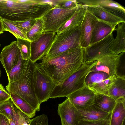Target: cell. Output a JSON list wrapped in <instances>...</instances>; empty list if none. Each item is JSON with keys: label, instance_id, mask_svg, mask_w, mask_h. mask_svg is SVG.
Returning <instances> with one entry per match:
<instances>
[{"label": "cell", "instance_id": "cell-1", "mask_svg": "<svg viewBox=\"0 0 125 125\" xmlns=\"http://www.w3.org/2000/svg\"><path fill=\"white\" fill-rule=\"evenodd\" d=\"M84 52V49L80 47L52 58H42L39 64L56 85L62 83L83 65Z\"/></svg>", "mask_w": 125, "mask_h": 125}, {"label": "cell", "instance_id": "cell-2", "mask_svg": "<svg viewBox=\"0 0 125 125\" xmlns=\"http://www.w3.org/2000/svg\"><path fill=\"white\" fill-rule=\"evenodd\" d=\"M47 11L46 4L40 0H0V17L6 21L37 19Z\"/></svg>", "mask_w": 125, "mask_h": 125}, {"label": "cell", "instance_id": "cell-3", "mask_svg": "<svg viewBox=\"0 0 125 125\" xmlns=\"http://www.w3.org/2000/svg\"><path fill=\"white\" fill-rule=\"evenodd\" d=\"M36 63L28 60L22 75L18 80L8 83L6 86L9 93L19 95L26 101L36 111L40 110V104L36 95L34 74Z\"/></svg>", "mask_w": 125, "mask_h": 125}, {"label": "cell", "instance_id": "cell-4", "mask_svg": "<svg viewBox=\"0 0 125 125\" xmlns=\"http://www.w3.org/2000/svg\"><path fill=\"white\" fill-rule=\"evenodd\" d=\"M97 62V60L87 64L83 63L62 83L55 86L50 95V98L67 97L72 93L86 86V77Z\"/></svg>", "mask_w": 125, "mask_h": 125}, {"label": "cell", "instance_id": "cell-5", "mask_svg": "<svg viewBox=\"0 0 125 125\" xmlns=\"http://www.w3.org/2000/svg\"><path fill=\"white\" fill-rule=\"evenodd\" d=\"M80 33V27L56 34L51 46L43 58H52L66 51L81 47Z\"/></svg>", "mask_w": 125, "mask_h": 125}, {"label": "cell", "instance_id": "cell-6", "mask_svg": "<svg viewBox=\"0 0 125 125\" xmlns=\"http://www.w3.org/2000/svg\"><path fill=\"white\" fill-rule=\"evenodd\" d=\"M74 7L63 9L55 6L43 16L45 19L43 32L52 31L56 33L60 27L80 8L81 5Z\"/></svg>", "mask_w": 125, "mask_h": 125}, {"label": "cell", "instance_id": "cell-7", "mask_svg": "<svg viewBox=\"0 0 125 125\" xmlns=\"http://www.w3.org/2000/svg\"><path fill=\"white\" fill-rule=\"evenodd\" d=\"M112 31L106 36L84 49V63L87 64L97 61L105 56L116 55L110 48L114 39Z\"/></svg>", "mask_w": 125, "mask_h": 125}, {"label": "cell", "instance_id": "cell-8", "mask_svg": "<svg viewBox=\"0 0 125 125\" xmlns=\"http://www.w3.org/2000/svg\"><path fill=\"white\" fill-rule=\"evenodd\" d=\"M34 81L35 92L39 103L46 101L56 85L39 64L36 63Z\"/></svg>", "mask_w": 125, "mask_h": 125}, {"label": "cell", "instance_id": "cell-9", "mask_svg": "<svg viewBox=\"0 0 125 125\" xmlns=\"http://www.w3.org/2000/svg\"><path fill=\"white\" fill-rule=\"evenodd\" d=\"M117 77L116 75L110 76L102 72H90L86 77L85 85L95 93L107 95L109 88Z\"/></svg>", "mask_w": 125, "mask_h": 125}, {"label": "cell", "instance_id": "cell-10", "mask_svg": "<svg viewBox=\"0 0 125 125\" xmlns=\"http://www.w3.org/2000/svg\"><path fill=\"white\" fill-rule=\"evenodd\" d=\"M56 35V33L52 31L43 32L38 38L31 42L30 60L36 62L42 59L50 49Z\"/></svg>", "mask_w": 125, "mask_h": 125}, {"label": "cell", "instance_id": "cell-11", "mask_svg": "<svg viewBox=\"0 0 125 125\" xmlns=\"http://www.w3.org/2000/svg\"><path fill=\"white\" fill-rule=\"evenodd\" d=\"M96 93L85 86L73 92L67 98L77 110L83 109L93 104Z\"/></svg>", "mask_w": 125, "mask_h": 125}, {"label": "cell", "instance_id": "cell-12", "mask_svg": "<svg viewBox=\"0 0 125 125\" xmlns=\"http://www.w3.org/2000/svg\"><path fill=\"white\" fill-rule=\"evenodd\" d=\"M20 53L15 41L3 49L0 55V60L7 75L17 64Z\"/></svg>", "mask_w": 125, "mask_h": 125}, {"label": "cell", "instance_id": "cell-13", "mask_svg": "<svg viewBox=\"0 0 125 125\" xmlns=\"http://www.w3.org/2000/svg\"><path fill=\"white\" fill-rule=\"evenodd\" d=\"M98 21L94 15L86 10L80 27V43L82 48L85 49L90 45L92 31Z\"/></svg>", "mask_w": 125, "mask_h": 125}, {"label": "cell", "instance_id": "cell-14", "mask_svg": "<svg viewBox=\"0 0 125 125\" xmlns=\"http://www.w3.org/2000/svg\"><path fill=\"white\" fill-rule=\"evenodd\" d=\"M83 5L86 10L94 15L98 21L103 22L115 28L119 24L125 22V20L109 12L98 5Z\"/></svg>", "mask_w": 125, "mask_h": 125}, {"label": "cell", "instance_id": "cell-15", "mask_svg": "<svg viewBox=\"0 0 125 125\" xmlns=\"http://www.w3.org/2000/svg\"><path fill=\"white\" fill-rule=\"evenodd\" d=\"M80 2L84 5H99L125 20V8L116 2L109 0H81Z\"/></svg>", "mask_w": 125, "mask_h": 125}, {"label": "cell", "instance_id": "cell-16", "mask_svg": "<svg viewBox=\"0 0 125 125\" xmlns=\"http://www.w3.org/2000/svg\"><path fill=\"white\" fill-rule=\"evenodd\" d=\"M76 114L79 121L82 120L96 121L110 117L111 113L105 112L93 104L83 109L77 110Z\"/></svg>", "mask_w": 125, "mask_h": 125}, {"label": "cell", "instance_id": "cell-17", "mask_svg": "<svg viewBox=\"0 0 125 125\" xmlns=\"http://www.w3.org/2000/svg\"><path fill=\"white\" fill-rule=\"evenodd\" d=\"M77 110L67 98L58 104L57 112L61 120L71 125H77L79 121L76 116Z\"/></svg>", "mask_w": 125, "mask_h": 125}, {"label": "cell", "instance_id": "cell-18", "mask_svg": "<svg viewBox=\"0 0 125 125\" xmlns=\"http://www.w3.org/2000/svg\"><path fill=\"white\" fill-rule=\"evenodd\" d=\"M118 55L107 56L99 59L96 65L90 69V72L101 71L110 76L116 75L115 65Z\"/></svg>", "mask_w": 125, "mask_h": 125}, {"label": "cell", "instance_id": "cell-19", "mask_svg": "<svg viewBox=\"0 0 125 125\" xmlns=\"http://www.w3.org/2000/svg\"><path fill=\"white\" fill-rule=\"evenodd\" d=\"M86 9L82 5L74 14L58 29L56 33L58 35L64 31L80 27L83 20Z\"/></svg>", "mask_w": 125, "mask_h": 125}, {"label": "cell", "instance_id": "cell-20", "mask_svg": "<svg viewBox=\"0 0 125 125\" xmlns=\"http://www.w3.org/2000/svg\"><path fill=\"white\" fill-rule=\"evenodd\" d=\"M115 30L117 35L110 49L114 54L118 55L125 52V22L119 24Z\"/></svg>", "mask_w": 125, "mask_h": 125}, {"label": "cell", "instance_id": "cell-21", "mask_svg": "<svg viewBox=\"0 0 125 125\" xmlns=\"http://www.w3.org/2000/svg\"><path fill=\"white\" fill-rule=\"evenodd\" d=\"M115 29H113L107 24L98 21L92 31L90 45L104 39L112 31H115Z\"/></svg>", "mask_w": 125, "mask_h": 125}, {"label": "cell", "instance_id": "cell-22", "mask_svg": "<svg viewBox=\"0 0 125 125\" xmlns=\"http://www.w3.org/2000/svg\"><path fill=\"white\" fill-rule=\"evenodd\" d=\"M111 112L110 125H124L125 117V98L117 101Z\"/></svg>", "mask_w": 125, "mask_h": 125}, {"label": "cell", "instance_id": "cell-23", "mask_svg": "<svg viewBox=\"0 0 125 125\" xmlns=\"http://www.w3.org/2000/svg\"><path fill=\"white\" fill-rule=\"evenodd\" d=\"M116 102L115 100L108 95L96 93L93 104L103 111L110 113L114 108Z\"/></svg>", "mask_w": 125, "mask_h": 125}, {"label": "cell", "instance_id": "cell-24", "mask_svg": "<svg viewBox=\"0 0 125 125\" xmlns=\"http://www.w3.org/2000/svg\"><path fill=\"white\" fill-rule=\"evenodd\" d=\"M9 93L10 99L18 109L30 118H32L35 116L36 111L24 100L16 94Z\"/></svg>", "mask_w": 125, "mask_h": 125}, {"label": "cell", "instance_id": "cell-25", "mask_svg": "<svg viewBox=\"0 0 125 125\" xmlns=\"http://www.w3.org/2000/svg\"><path fill=\"white\" fill-rule=\"evenodd\" d=\"M107 95L116 101L125 98V79L117 77L109 88Z\"/></svg>", "mask_w": 125, "mask_h": 125}, {"label": "cell", "instance_id": "cell-26", "mask_svg": "<svg viewBox=\"0 0 125 125\" xmlns=\"http://www.w3.org/2000/svg\"><path fill=\"white\" fill-rule=\"evenodd\" d=\"M28 60H23L20 53L17 64L7 75L8 83L18 80L22 76Z\"/></svg>", "mask_w": 125, "mask_h": 125}, {"label": "cell", "instance_id": "cell-27", "mask_svg": "<svg viewBox=\"0 0 125 125\" xmlns=\"http://www.w3.org/2000/svg\"><path fill=\"white\" fill-rule=\"evenodd\" d=\"M45 20L44 16L37 19L34 24L26 33L27 39L31 42L38 38L43 32Z\"/></svg>", "mask_w": 125, "mask_h": 125}, {"label": "cell", "instance_id": "cell-28", "mask_svg": "<svg viewBox=\"0 0 125 125\" xmlns=\"http://www.w3.org/2000/svg\"><path fill=\"white\" fill-rule=\"evenodd\" d=\"M17 43L22 59L28 60L31 55V42L28 39L17 38Z\"/></svg>", "mask_w": 125, "mask_h": 125}, {"label": "cell", "instance_id": "cell-29", "mask_svg": "<svg viewBox=\"0 0 125 125\" xmlns=\"http://www.w3.org/2000/svg\"><path fill=\"white\" fill-rule=\"evenodd\" d=\"M16 112V107L10 99L0 104V113L9 120H14Z\"/></svg>", "mask_w": 125, "mask_h": 125}, {"label": "cell", "instance_id": "cell-30", "mask_svg": "<svg viewBox=\"0 0 125 125\" xmlns=\"http://www.w3.org/2000/svg\"><path fill=\"white\" fill-rule=\"evenodd\" d=\"M4 31H7L12 34L16 38L28 39L26 34L16 27L8 21L1 19Z\"/></svg>", "mask_w": 125, "mask_h": 125}, {"label": "cell", "instance_id": "cell-31", "mask_svg": "<svg viewBox=\"0 0 125 125\" xmlns=\"http://www.w3.org/2000/svg\"><path fill=\"white\" fill-rule=\"evenodd\" d=\"M125 52L119 54L117 59L115 74L117 77L125 79Z\"/></svg>", "mask_w": 125, "mask_h": 125}, {"label": "cell", "instance_id": "cell-32", "mask_svg": "<svg viewBox=\"0 0 125 125\" xmlns=\"http://www.w3.org/2000/svg\"><path fill=\"white\" fill-rule=\"evenodd\" d=\"M36 19L30 20L23 21H7L13 24L26 34L34 24L36 21Z\"/></svg>", "mask_w": 125, "mask_h": 125}, {"label": "cell", "instance_id": "cell-33", "mask_svg": "<svg viewBox=\"0 0 125 125\" xmlns=\"http://www.w3.org/2000/svg\"><path fill=\"white\" fill-rule=\"evenodd\" d=\"M15 122L17 125H29L31 119L27 115L16 108Z\"/></svg>", "mask_w": 125, "mask_h": 125}, {"label": "cell", "instance_id": "cell-34", "mask_svg": "<svg viewBox=\"0 0 125 125\" xmlns=\"http://www.w3.org/2000/svg\"><path fill=\"white\" fill-rule=\"evenodd\" d=\"M79 4L77 0H58L56 6L63 9H69Z\"/></svg>", "mask_w": 125, "mask_h": 125}, {"label": "cell", "instance_id": "cell-35", "mask_svg": "<svg viewBox=\"0 0 125 125\" xmlns=\"http://www.w3.org/2000/svg\"><path fill=\"white\" fill-rule=\"evenodd\" d=\"M29 125H49L47 116L42 114L31 119Z\"/></svg>", "mask_w": 125, "mask_h": 125}, {"label": "cell", "instance_id": "cell-36", "mask_svg": "<svg viewBox=\"0 0 125 125\" xmlns=\"http://www.w3.org/2000/svg\"><path fill=\"white\" fill-rule=\"evenodd\" d=\"M110 117L106 119L96 121H80L77 125H105L110 120Z\"/></svg>", "mask_w": 125, "mask_h": 125}, {"label": "cell", "instance_id": "cell-37", "mask_svg": "<svg viewBox=\"0 0 125 125\" xmlns=\"http://www.w3.org/2000/svg\"><path fill=\"white\" fill-rule=\"evenodd\" d=\"M10 99L9 93L6 91L0 90V104Z\"/></svg>", "mask_w": 125, "mask_h": 125}, {"label": "cell", "instance_id": "cell-38", "mask_svg": "<svg viewBox=\"0 0 125 125\" xmlns=\"http://www.w3.org/2000/svg\"><path fill=\"white\" fill-rule=\"evenodd\" d=\"M0 125H10L9 120L6 116L0 113Z\"/></svg>", "mask_w": 125, "mask_h": 125}, {"label": "cell", "instance_id": "cell-39", "mask_svg": "<svg viewBox=\"0 0 125 125\" xmlns=\"http://www.w3.org/2000/svg\"><path fill=\"white\" fill-rule=\"evenodd\" d=\"M4 31L1 19L0 17V34L3 33Z\"/></svg>", "mask_w": 125, "mask_h": 125}, {"label": "cell", "instance_id": "cell-40", "mask_svg": "<svg viewBox=\"0 0 125 125\" xmlns=\"http://www.w3.org/2000/svg\"><path fill=\"white\" fill-rule=\"evenodd\" d=\"M10 125H17L15 121L12 119L9 120Z\"/></svg>", "mask_w": 125, "mask_h": 125}, {"label": "cell", "instance_id": "cell-41", "mask_svg": "<svg viewBox=\"0 0 125 125\" xmlns=\"http://www.w3.org/2000/svg\"><path fill=\"white\" fill-rule=\"evenodd\" d=\"M61 125H71L63 120H61Z\"/></svg>", "mask_w": 125, "mask_h": 125}, {"label": "cell", "instance_id": "cell-42", "mask_svg": "<svg viewBox=\"0 0 125 125\" xmlns=\"http://www.w3.org/2000/svg\"><path fill=\"white\" fill-rule=\"evenodd\" d=\"M0 90H2L4 91H6L5 88L0 83Z\"/></svg>", "mask_w": 125, "mask_h": 125}, {"label": "cell", "instance_id": "cell-43", "mask_svg": "<svg viewBox=\"0 0 125 125\" xmlns=\"http://www.w3.org/2000/svg\"><path fill=\"white\" fill-rule=\"evenodd\" d=\"M110 120H109L106 123V124L105 125H110Z\"/></svg>", "mask_w": 125, "mask_h": 125}, {"label": "cell", "instance_id": "cell-44", "mask_svg": "<svg viewBox=\"0 0 125 125\" xmlns=\"http://www.w3.org/2000/svg\"><path fill=\"white\" fill-rule=\"evenodd\" d=\"M1 71L0 70V76H1Z\"/></svg>", "mask_w": 125, "mask_h": 125}, {"label": "cell", "instance_id": "cell-45", "mask_svg": "<svg viewBox=\"0 0 125 125\" xmlns=\"http://www.w3.org/2000/svg\"><path fill=\"white\" fill-rule=\"evenodd\" d=\"M0 47H1V44L0 43Z\"/></svg>", "mask_w": 125, "mask_h": 125}]
</instances>
